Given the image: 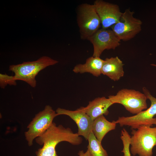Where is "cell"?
I'll list each match as a JSON object with an SVG mask.
<instances>
[{
  "instance_id": "20",
  "label": "cell",
  "mask_w": 156,
  "mask_h": 156,
  "mask_svg": "<svg viewBox=\"0 0 156 156\" xmlns=\"http://www.w3.org/2000/svg\"><path fill=\"white\" fill-rule=\"evenodd\" d=\"M151 65L152 66H155V67H156V64H151Z\"/></svg>"
},
{
  "instance_id": "17",
  "label": "cell",
  "mask_w": 156,
  "mask_h": 156,
  "mask_svg": "<svg viewBox=\"0 0 156 156\" xmlns=\"http://www.w3.org/2000/svg\"><path fill=\"white\" fill-rule=\"evenodd\" d=\"M131 136L125 129L123 128L121 131V139L123 145L122 152L124 153V156H131L129 147L130 145Z\"/></svg>"
},
{
  "instance_id": "15",
  "label": "cell",
  "mask_w": 156,
  "mask_h": 156,
  "mask_svg": "<svg viewBox=\"0 0 156 156\" xmlns=\"http://www.w3.org/2000/svg\"><path fill=\"white\" fill-rule=\"evenodd\" d=\"M116 124L114 120L110 122L107 120L103 115H101L93 121L92 132L97 140L101 142L102 140L109 131L114 130Z\"/></svg>"
},
{
  "instance_id": "3",
  "label": "cell",
  "mask_w": 156,
  "mask_h": 156,
  "mask_svg": "<svg viewBox=\"0 0 156 156\" xmlns=\"http://www.w3.org/2000/svg\"><path fill=\"white\" fill-rule=\"evenodd\" d=\"M132 129L130 140L131 151L133 155L152 156L153 149L156 146V127L141 125Z\"/></svg>"
},
{
  "instance_id": "8",
  "label": "cell",
  "mask_w": 156,
  "mask_h": 156,
  "mask_svg": "<svg viewBox=\"0 0 156 156\" xmlns=\"http://www.w3.org/2000/svg\"><path fill=\"white\" fill-rule=\"evenodd\" d=\"M134 14L130 8L126 9L119 21L111 27V29L120 40L129 41L141 31L142 21L134 17Z\"/></svg>"
},
{
  "instance_id": "2",
  "label": "cell",
  "mask_w": 156,
  "mask_h": 156,
  "mask_svg": "<svg viewBox=\"0 0 156 156\" xmlns=\"http://www.w3.org/2000/svg\"><path fill=\"white\" fill-rule=\"evenodd\" d=\"M58 61L47 56H43L37 60L23 62L21 64L12 65L9 70L13 72L16 80L25 82L33 88L37 84L36 77L39 73L49 66L58 63Z\"/></svg>"
},
{
  "instance_id": "21",
  "label": "cell",
  "mask_w": 156,
  "mask_h": 156,
  "mask_svg": "<svg viewBox=\"0 0 156 156\" xmlns=\"http://www.w3.org/2000/svg\"></svg>"
},
{
  "instance_id": "19",
  "label": "cell",
  "mask_w": 156,
  "mask_h": 156,
  "mask_svg": "<svg viewBox=\"0 0 156 156\" xmlns=\"http://www.w3.org/2000/svg\"><path fill=\"white\" fill-rule=\"evenodd\" d=\"M79 156H92L89 151L87 150L85 153H84L83 151H79L78 153Z\"/></svg>"
},
{
  "instance_id": "14",
  "label": "cell",
  "mask_w": 156,
  "mask_h": 156,
  "mask_svg": "<svg viewBox=\"0 0 156 156\" xmlns=\"http://www.w3.org/2000/svg\"><path fill=\"white\" fill-rule=\"evenodd\" d=\"M104 60L100 57L91 56L88 58L83 64H77L74 67L73 71L76 73H89L96 77L100 76Z\"/></svg>"
},
{
  "instance_id": "1",
  "label": "cell",
  "mask_w": 156,
  "mask_h": 156,
  "mask_svg": "<svg viewBox=\"0 0 156 156\" xmlns=\"http://www.w3.org/2000/svg\"><path fill=\"white\" fill-rule=\"evenodd\" d=\"M36 142L43 145L36 153L37 156H58L55 147L60 142L65 141L74 145L80 144L83 140L77 133H74L69 128L61 125L57 126L53 122L41 136L35 139Z\"/></svg>"
},
{
  "instance_id": "13",
  "label": "cell",
  "mask_w": 156,
  "mask_h": 156,
  "mask_svg": "<svg viewBox=\"0 0 156 156\" xmlns=\"http://www.w3.org/2000/svg\"><path fill=\"white\" fill-rule=\"evenodd\" d=\"M124 65L122 61L118 56L107 58L104 60L102 74L114 81H118L124 75Z\"/></svg>"
},
{
  "instance_id": "12",
  "label": "cell",
  "mask_w": 156,
  "mask_h": 156,
  "mask_svg": "<svg viewBox=\"0 0 156 156\" xmlns=\"http://www.w3.org/2000/svg\"><path fill=\"white\" fill-rule=\"evenodd\" d=\"M113 104L108 98L102 96L96 98L89 102L88 105L86 107H81L86 113L93 120L98 117L109 113L108 108Z\"/></svg>"
},
{
  "instance_id": "9",
  "label": "cell",
  "mask_w": 156,
  "mask_h": 156,
  "mask_svg": "<svg viewBox=\"0 0 156 156\" xmlns=\"http://www.w3.org/2000/svg\"><path fill=\"white\" fill-rule=\"evenodd\" d=\"M92 44V56L100 57L105 50L115 49L120 44L121 40L112 29H99L88 40Z\"/></svg>"
},
{
  "instance_id": "4",
  "label": "cell",
  "mask_w": 156,
  "mask_h": 156,
  "mask_svg": "<svg viewBox=\"0 0 156 156\" xmlns=\"http://www.w3.org/2000/svg\"><path fill=\"white\" fill-rule=\"evenodd\" d=\"M77 14L81 38L88 40L99 29L101 25L100 18L93 4H81L77 8Z\"/></svg>"
},
{
  "instance_id": "16",
  "label": "cell",
  "mask_w": 156,
  "mask_h": 156,
  "mask_svg": "<svg viewBox=\"0 0 156 156\" xmlns=\"http://www.w3.org/2000/svg\"><path fill=\"white\" fill-rule=\"evenodd\" d=\"M88 140V149L92 156H108L106 151L102 146L101 142L97 140L92 132L90 133Z\"/></svg>"
},
{
  "instance_id": "5",
  "label": "cell",
  "mask_w": 156,
  "mask_h": 156,
  "mask_svg": "<svg viewBox=\"0 0 156 156\" xmlns=\"http://www.w3.org/2000/svg\"><path fill=\"white\" fill-rule=\"evenodd\" d=\"M108 98L113 104L119 103L133 114H137L147 108L146 96L134 89H122L115 95H110Z\"/></svg>"
},
{
  "instance_id": "7",
  "label": "cell",
  "mask_w": 156,
  "mask_h": 156,
  "mask_svg": "<svg viewBox=\"0 0 156 156\" xmlns=\"http://www.w3.org/2000/svg\"><path fill=\"white\" fill-rule=\"evenodd\" d=\"M142 91L147 99L151 101L150 107L147 110L135 115L119 117L116 121H114L116 124H119L121 127H130L132 130L137 129L141 125L151 126L153 124L156 125V118H154V117L156 115V98L145 87H143Z\"/></svg>"
},
{
  "instance_id": "10",
  "label": "cell",
  "mask_w": 156,
  "mask_h": 156,
  "mask_svg": "<svg viewBox=\"0 0 156 156\" xmlns=\"http://www.w3.org/2000/svg\"><path fill=\"white\" fill-rule=\"evenodd\" d=\"M93 4L100 18L102 28L108 29L119 21L122 12L117 5L102 0H96Z\"/></svg>"
},
{
  "instance_id": "11",
  "label": "cell",
  "mask_w": 156,
  "mask_h": 156,
  "mask_svg": "<svg viewBox=\"0 0 156 156\" xmlns=\"http://www.w3.org/2000/svg\"><path fill=\"white\" fill-rule=\"evenodd\" d=\"M57 115H67L73 119L78 127L77 133L82 136L88 140L90 133L92 132L94 120L84 111L81 107L75 110H70L60 108L56 111Z\"/></svg>"
},
{
  "instance_id": "6",
  "label": "cell",
  "mask_w": 156,
  "mask_h": 156,
  "mask_svg": "<svg viewBox=\"0 0 156 156\" xmlns=\"http://www.w3.org/2000/svg\"><path fill=\"white\" fill-rule=\"evenodd\" d=\"M57 114L49 105L36 114L27 127L28 130L25 133L26 140L29 146H31L33 141L42 135L53 123L54 118Z\"/></svg>"
},
{
  "instance_id": "18",
  "label": "cell",
  "mask_w": 156,
  "mask_h": 156,
  "mask_svg": "<svg viewBox=\"0 0 156 156\" xmlns=\"http://www.w3.org/2000/svg\"><path fill=\"white\" fill-rule=\"evenodd\" d=\"M16 86V80L14 76H10L6 74H0V87L4 89L8 85Z\"/></svg>"
}]
</instances>
